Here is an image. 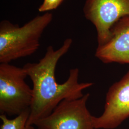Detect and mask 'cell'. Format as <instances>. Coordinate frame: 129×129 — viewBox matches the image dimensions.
<instances>
[{"mask_svg":"<svg viewBox=\"0 0 129 129\" xmlns=\"http://www.w3.org/2000/svg\"><path fill=\"white\" fill-rule=\"evenodd\" d=\"M87 93L77 99L60 102L51 114L38 120L35 126L38 129H96L93 116L88 110Z\"/></svg>","mask_w":129,"mask_h":129,"instance_id":"cell-4","label":"cell"},{"mask_svg":"<svg viewBox=\"0 0 129 129\" xmlns=\"http://www.w3.org/2000/svg\"><path fill=\"white\" fill-rule=\"evenodd\" d=\"M72 43L71 38H67L56 50L49 46L45 55L38 62L28 63L23 66L33 85L28 125H35L38 120L49 115L62 101L83 97V90L93 85L92 83L78 82L79 70L77 68L70 69L69 78L64 83H57L56 80L57 64L69 50Z\"/></svg>","mask_w":129,"mask_h":129,"instance_id":"cell-1","label":"cell"},{"mask_svg":"<svg viewBox=\"0 0 129 129\" xmlns=\"http://www.w3.org/2000/svg\"><path fill=\"white\" fill-rule=\"evenodd\" d=\"M30 108L23 111L13 119H9L5 114H1V129H35L34 125H28Z\"/></svg>","mask_w":129,"mask_h":129,"instance_id":"cell-8","label":"cell"},{"mask_svg":"<svg viewBox=\"0 0 129 129\" xmlns=\"http://www.w3.org/2000/svg\"><path fill=\"white\" fill-rule=\"evenodd\" d=\"M53 15L46 12L20 27L8 20L0 23V63L32 55L38 49L40 40L46 28L51 23Z\"/></svg>","mask_w":129,"mask_h":129,"instance_id":"cell-2","label":"cell"},{"mask_svg":"<svg viewBox=\"0 0 129 129\" xmlns=\"http://www.w3.org/2000/svg\"><path fill=\"white\" fill-rule=\"evenodd\" d=\"M95 56L106 64H129V15L121 18L112 26L110 39L98 46Z\"/></svg>","mask_w":129,"mask_h":129,"instance_id":"cell-7","label":"cell"},{"mask_svg":"<svg viewBox=\"0 0 129 129\" xmlns=\"http://www.w3.org/2000/svg\"><path fill=\"white\" fill-rule=\"evenodd\" d=\"M129 117V69L119 81L114 84L106 94L102 115L93 117L96 129H114Z\"/></svg>","mask_w":129,"mask_h":129,"instance_id":"cell-6","label":"cell"},{"mask_svg":"<svg viewBox=\"0 0 129 129\" xmlns=\"http://www.w3.org/2000/svg\"><path fill=\"white\" fill-rule=\"evenodd\" d=\"M83 12L86 18L95 25L98 46H101L110 39L112 26L129 15V0H87Z\"/></svg>","mask_w":129,"mask_h":129,"instance_id":"cell-5","label":"cell"},{"mask_svg":"<svg viewBox=\"0 0 129 129\" xmlns=\"http://www.w3.org/2000/svg\"><path fill=\"white\" fill-rule=\"evenodd\" d=\"M27 77L23 68L1 63V114L17 116L31 108L33 89L25 81Z\"/></svg>","mask_w":129,"mask_h":129,"instance_id":"cell-3","label":"cell"}]
</instances>
